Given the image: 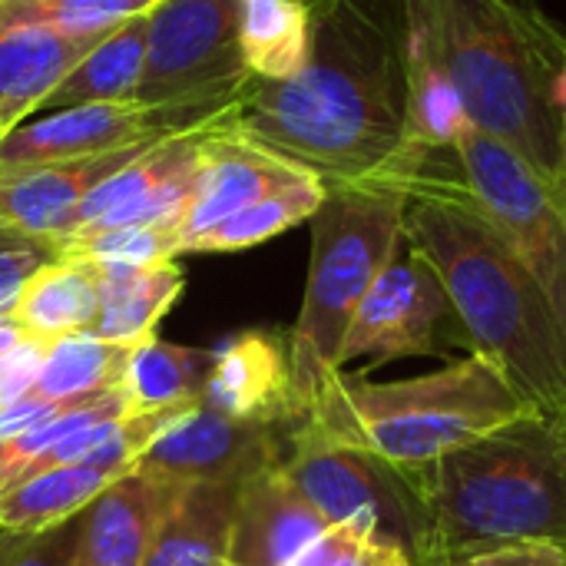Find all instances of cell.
Listing matches in <instances>:
<instances>
[{"label": "cell", "mask_w": 566, "mask_h": 566, "mask_svg": "<svg viewBox=\"0 0 566 566\" xmlns=\"http://www.w3.org/2000/svg\"><path fill=\"white\" fill-rule=\"evenodd\" d=\"M282 471L332 527H358L398 547L415 566H438L434 521L421 474L332 441L308 421L285 431Z\"/></svg>", "instance_id": "obj_7"}, {"label": "cell", "mask_w": 566, "mask_h": 566, "mask_svg": "<svg viewBox=\"0 0 566 566\" xmlns=\"http://www.w3.org/2000/svg\"><path fill=\"white\" fill-rule=\"evenodd\" d=\"M239 53L255 80H292L312 53L305 0H239Z\"/></svg>", "instance_id": "obj_23"}, {"label": "cell", "mask_w": 566, "mask_h": 566, "mask_svg": "<svg viewBox=\"0 0 566 566\" xmlns=\"http://www.w3.org/2000/svg\"><path fill=\"white\" fill-rule=\"evenodd\" d=\"M328 527L279 461L235 488L229 560L232 566H289Z\"/></svg>", "instance_id": "obj_15"}, {"label": "cell", "mask_w": 566, "mask_h": 566, "mask_svg": "<svg viewBox=\"0 0 566 566\" xmlns=\"http://www.w3.org/2000/svg\"><path fill=\"white\" fill-rule=\"evenodd\" d=\"M46 348H50V342L27 335L0 358V408H10L36 391Z\"/></svg>", "instance_id": "obj_35"}, {"label": "cell", "mask_w": 566, "mask_h": 566, "mask_svg": "<svg viewBox=\"0 0 566 566\" xmlns=\"http://www.w3.org/2000/svg\"><path fill=\"white\" fill-rule=\"evenodd\" d=\"M27 335L56 342L66 335H90L96 322V275L83 259L63 255L40 269L13 305Z\"/></svg>", "instance_id": "obj_24"}, {"label": "cell", "mask_w": 566, "mask_h": 566, "mask_svg": "<svg viewBox=\"0 0 566 566\" xmlns=\"http://www.w3.org/2000/svg\"><path fill=\"white\" fill-rule=\"evenodd\" d=\"M551 106L560 116H566V50L560 63H557V70H554V76H551Z\"/></svg>", "instance_id": "obj_39"}, {"label": "cell", "mask_w": 566, "mask_h": 566, "mask_svg": "<svg viewBox=\"0 0 566 566\" xmlns=\"http://www.w3.org/2000/svg\"><path fill=\"white\" fill-rule=\"evenodd\" d=\"M312 53L292 80H249L235 126L325 186H401L415 192L444 159L405 139L408 73L398 0H305Z\"/></svg>", "instance_id": "obj_1"}, {"label": "cell", "mask_w": 566, "mask_h": 566, "mask_svg": "<svg viewBox=\"0 0 566 566\" xmlns=\"http://www.w3.org/2000/svg\"><path fill=\"white\" fill-rule=\"evenodd\" d=\"M159 0H0V30L50 27L76 36H106L119 23L149 13Z\"/></svg>", "instance_id": "obj_30"}, {"label": "cell", "mask_w": 566, "mask_h": 566, "mask_svg": "<svg viewBox=\"0 0 566 566\" xmlns=\"http://www.w3.org/2000/svg\"><path fill=\"white\" fill-rule=\"evenodd\" d=\"M90 265L96 275V322L90 335L113 345H139L153 338L159 318L186 285L176 259L156 265Z\"/></svg>", "instance_id": "obj_20"}, {"label": "cell", "mask_w": 566, "mask_h": 566, "mask_svg": "<svg viewBox=\"0 0 566 566\" xmlns=\"http://www.w3.org/2000/svg\"><path fill=\"white\" fill-rule=\"evenodd\" d=\"M454 566H566V551L544 541H521L474 554Z\"/></svg>", "instance_id": "obj_36"}, {"label": "cell", "mask_w": 566, "mask_h": 566, "mask_svg": "<svg viewBox=\"0 0 566 566\" xmlns=\"http://www.w3.org/2000/svg\"><path fill=\"white\" fill-rule=\"evenodd\" d=\"M451 352L474 355L464 322L434 265L418 249L401 242L352 322L342 365L361 355L395 361L444 358Z\"/></svg>", "instance_id": "obj_10"}, {"label": "cell", "mask_w": 566, "mask_h": 566, "mask_svg": "<svg viewBox=\"0 0 566 566\" xmlns=\"http://www.w3.org/2000/svg\"><path fill=\"white\" fill-rule=\"evenodd\" d=\"M239 113V106H235ZM235 113L206 139L202 159L196 169V186L186 202V212L179 219V245L189 252V245L209 232L212 226L226 222L229 216L249 209L252 202L265 199L269 192H279L305 176H315L302 169L298 163L259 146L235 126Z\"/></svg>", "instance_id": "obj_12"}, {"label": "cell", "mask_w": 566, "mask_h": 566, "mask_svg": "<svg viewBox=\"0 0 566 566\" xmlns=\"http://www.w3.org/2000/svg\"><path fill=\"white\" fill-rule=\"evenodd\" d=\"M405 46L428 53L461 93L474 129L521 153L566 196L564 116L551 76L566 33L534 0H398Z\"/></svg>", "instance_id": "obj_3"}, {"label": "cell", "mask_w": 566, "mask_h": 566, "mask_svg": "<svg viewBox=\"0 0 566 566\" xmlns=\"http://www.w3.org/2000/svg\"><path fill=\"white\" fill-rule=\"evenodd\" d=\"M235 103L139 106L133 99H123V103H90V106L56 109L40 123H20L17 129L0 136V176L23 172L46 163L113 153L143 139L179 136L219 119Z\"/></svg>", "instance_id": "obj_11"}, {"label": "cell", "mask_w": 566, "mask_h": 566, "mask_svg": "<svg viewBox=\"0 0 566 566\" xmlns=\"http://www.w3.org/2000/svg\"><path fill=\"white\" fill-rule=\"evenodd\" d=\"M156 143L159 139H143V143H133V146H123L113 153L46 163V166H33L23 172L0 176V222L17 226V229L33 232V235L60 239L70 212L99 182L116 176L123 166L139 159Z\"/></svg>", "instance_id": "obj_16"}, {"label": "cell", "mask_w": 566, "mask_h": 566, "mask_svg": "<svg viewBox=\"0 0 566 566\" xmlns=\"http://www.w3.org/2000/svg\"><path fill=\"white\" fill-rule=\"evenodd\" d=\"M133 345L99 342L93 335H66L50 342L36 395L56 405L83 401L90 395L109 391L123 381Z\"/></svg>", "instance_id": "obj_27"}, {"label": "cell", "mask_w": 566, "mask_h": 566, "mask_svg": "<svg viewBox=\"0 0 566 566\" xmlns=\"http://www.w3.org/2000/svg\"><path fill=\"white\" fill-rule=\"evenodd\" d=\"M451 156L468 192L534 272L566 332V196L521 153L474 126L454 143Z\"/></svg>", "instance_id": "obj_8"}, {"label": "cell", "mask_w": 566, "mask_h": 566, "mask_svg": "<svg viewBox=\"0 0 566 566\" xmlns=\"http://www.w3.org/2000/svg\"><path fill=\"white\" fill-rule=\"evenodd\" d=\"M202 405L245 421L289 431L302 424L289 338L272 332H242L212 352V371L206 381Z\"/></svg>", "instance_id": "obj_14"}, {"label": "cell", "mask_w": 566, "mask_h": 566, "mask_svg": "<svg viewBox=\"0 0 566 566\" xmlns=\"http://www.w3.org/2000/svg\"><path fill=\"white\" fill-rule=\"evenodd\" d=\"M289 566H415L398 547L358 531L328 527L315 544H308Z\"/></svg>", "instance_id": "obj_33"}, {"label": "cell", "mask_w": 566, "mask_h": 566, "mask_svg": "<svg viewBox=\"0 0 566 566\" xmlns=\"http://www.w3.org/2000/svg\"><path fill=\"white\" fill-rule=\"evenodd\" d=\"M405 73H408L405 139L411 153L428 163L438 156H451L454 143L471 129L461 93L428 53L408 46H405Z\"/></svg>", "instance_id": "obj_26"}, {"label": "cell", "mask_w": 566, "mask_h": 566, "mask_svg": "<svg viewBox=\"0 0 566 566\" xmlns=\"http://www.w3.org/2000/svg\"><path fill=\"white\" fill-rule=\"evenodd\" d=\"M20 338H27V332H23V325L17 322V315H13V312L0 315V358H3Z\"/></svg>", "instance_id": "obj_38"}, {"label": "cell", "mask_w": 566, "mask_h": 566, "mask_svg": "<svg viewBox=\"0 0 566 566\" xmlns=\"http://www.w3.org/2000/svg\"><path fill=\"white\" fill-rule=\"evenodd\" d=\"M527 415H534L531 401L494 361L464 355L441 371L405 381H368L338 371L305 421L332 441L421 474L448 451Z\"/></svg>", "instance_id": "obj_5"}, {"label": "cell", "mask_w": 566, "mask_h": 566, "mask_svg": "<svg viewBox=\"0 0 566 566\" xmlns=\"http://www.w3.org/2000/svg\"><path fill=\"white\" fill-rule=\"evenodd\" d=\"M325 192H328V186L318 176H305L279 192H269L265 199L229 216L226 222L212 226L189 245V252H239V249L262 245V242L282 235L285 229L308 222L315 216V209L322 206Z\"/></svg>", "instance_id": "obj_28"}, {"label": "cell", "mask_w": 566, "mask_h": 566, "mask_svg": "<svg viewBox=\"0 0 566 566\" xmlns=\"http://www.w3.org/2000/svg\"><path fill=\"white\" fill-rule=\"evenodd\" d=\"M129 474L106 464H53L0 491V531L36 534L80 517L113 481Z\"/></svg>", "instance_id": "obj_21"}, {"label": "cell", "mask_w": 566, "mask_h": 566, "mask_svg": "<svg viewBox=\"0 0 566 566\" xmlns=\"http://www.w3.org/2000/svg\"><path fill=\"white\" fill-rule=\"evenodd\" d=\"M63 259V242L0 222V315L13 312L27 282Z\"/></svg>", "instance_id": "obj_32"}, {"label": "cell", "mask_w": 566, "mask_h": 566, "mask_svg": "<svg viewBox=\"0 0 566 566\" xmlns=\"http://www.w3.org/2000/svg\"><path fill=\"white\" fill-rule=\"evenodd\" d=\"M408 189L328 186L312 222V262L302 312L289 335L292 388L302 421L318 395L345 368L342 352L352 322L405 242Z\"/></svg>", "instance_id": "obj_6"}, {"label": "cell", "mask_w": 566, "mask_h": 566, "mask_svg": "<svg viewBox=\"0 0 566 566\" xmlns=\"http://www.w3.org/2000/svg\"><path fill=\"white\" fill-rule=\"evenodd\" d=\"M63 405L50 401V398H40L36 391L27 395L23 401L10 405V408H0V444L23 434V431H33L36 424H43L46 418H53Z\"/></svg>", "instance_id": "obj_37"}, {"label": "cell", "mask_w": 566, "mask_h": 566, "mask_svg": "<svg viewBox=\"0 0 566 566\" xmlns=\"http://www.w3.org/2000/svg\"><path fill=\"white\" fill-rule=\"evenodd\" d=\"M554 421V438H557V451H560V464L566 471V415L560 418H551Z\"/></svg>", "instance_id": "obj_40"}, {"label": "cell", "mask_w": 566, "mask_h": 566, "mask_svg": "<svg viewBox=\"0 0 566 566\" xmlns=\"http://www.w3.org/2000/svg\"><path fill=\"white\" fill-rule=\"evenodd\" d=\"M83 514L36 534L0 531V566H73Z\"/></svg>", "instance_id": "obj_34"}, {"label": "cell", "mask_w": 566, "mask_h": 566, "mask_svg": "<svg viewBox=\"0 0 566 566\" xmlns=\"http://www.w3.org/2000/svg\"><path fill=\"white\" fill-rule=\"evenodd\" d=\"M421 484L438 566L521 541L566 551V471L554 421L537 411L448 451L421 471Z\"/></svg>", "instance_id": "obj_4"}, {"label": "cell", "mask_w": 566, "mask_h": 566, "mask_svg": "<svg viewBox=\"0 0 566 566\" xmlns=\"http://www.w3.org/2000/svg\"><path fill=\"white\" fill-rule=\"evenodd\" d=\"M99 40L103 36H76L50 27L0 30V136L40 109Z\"/></svg>", "instance_id": "obj_18"}, {"label": "cell", "mask_w": 566, "mask_h": 566, "mask_svg": "<svg viewBox=\"0 0 566 566\" xmlns=\"http://www.w3.org/2000/svg\"><path fill=\"white\" fill-rule=\"evenodd\" d=\"M239 484H186L179 481L143 566H232L229 524Z\"/></svg>", "instance_id": "obj_19"}, {"label": "cell", "mask_w": 566, "mask_h": 566, "mask_svg": "<svg viewBox=\"0 0 566 566\" xmlns=\"http://www.w3.org/2000/svg\"><path fill=\"white\" fill-rule=\"evenodd\" d=\"M209 371H212V352L182 348L153 335L133 345L119 388L126 391L133 415L176 408V405H196L206 395Z\"/></svg>", "instance_id": "obj_25"}, {"label": "cell", "mask_w": 566, "mask_h": 566, "mask_svg": "<svg viewBox=\"0 0 566 566\" xmlns=\"http://www.w3.org/2000/svg\"><path fill=\"white\" fill-rule=\"evenodd\" d=\"M282 451L285 431L226 418L199 401L143 454L139 468L186 484H242L279 464Z\"/></svg>", "instance_id": "obj_13"}, {"label": "cell", "mask_w": 566, "mask_h": 566, "mask_svg": "<svg viewBox=\"0 0 566 566\" xmlns=\"http://www.w3.org/2000/svg\"><path fill=\"white\" fill-rule=\"evenodd\" d=\"M252 73L239 53V0H159L133 103H235Z\"/></svg>", "instance_id": "obj_9"}, {"label": "cell", "mask_w": 566, "mask_h": 566, "mask_svg": "<svg viewBox=\"0 0 566 566\" xmlns=\"http://www.w3.org/2000/svg\"><path fill=\"white\" fill-rule=\"evenodd\" d=\"M179 481L133 468L113 481L86 511L73 566H143L153 531Z\"/></svg>", "instance_id": "obj_17"}, {"label": "cell", "mask_w": 566, "mask_h": 566, "mask_svg": "<svg viewBox=\"0 0 566 566\" xmlns=\"http://www.w3.org/2000/svg\"><path fill=\"white\" fill-rule=\"evenodd\" d=\"M564 176H566V116H564Z\"/></svg>", "instance_id": "obj_41"}, {"label": "cell", "mask_w": 566, "mask_h": 566, "mask_svg": "<svg viewBox=\"0 0 566 566\" xmlns=\"http://www.w3.org/2000/svg\"><path fill=\"white\" fill-rule=\"evenodd\" d=\"M405 242L441 275L474 355L494 361L544 418L566 415V332L504 235L444 156L408 196Z\"/></svg>", "instance_id": "obj_2"}, {"label": "cell", "mask_w": 566, "mask_h": 566, "mask_svg": "<svg viewBox=\"0 0 566 566\" xmlns=\"http://www.w3.org/2000/svg\"><path fill=\"white\" fill-rule=\"evenodd\" d=\"M63 255L96 265H156L182 255V245L169 226H113L63 239Z\"/></svg>", "instance_id": "obj_31"}, {"label": "cell", "mask_w": 566, "mask_h": 566, "mask_svg": "<svg viewBox=\"0 0 566 566\" xmlns=\"http://www.w3.org/2000/svg\"><path fill=\"white\" fill-rule=\"evenodd\" d=\"M123 415H133V411H129L126 391L116 385V388L90 395L83 401H70L53 418L36 424L33 431H23V434L3 441L0 444V491H7V488L20 484L23 478H30L36 471V464L60 441H66L70 434H76L83 428H93L99 421H109V418H123Z\"/></svg>", "instance_id": "obj_29"}, {"label": "cell", "mask_w": 566, "mask_h": 566, "mask_svg": "<svg viewBox=\"0 0 566 566\" xmlns=\"http://www.w3.org/2000/svg\"><path fill=\"white\" fill-rule=\"evenodd\" d=\"M146 33H149V13H139L116 30H109L70 73L66 80L46 96L43 106L73 109L90 103H123L133 99V90L143 73L146 60Z\"/></svg>", "instance_id": "obj_22"}]
</instances>
